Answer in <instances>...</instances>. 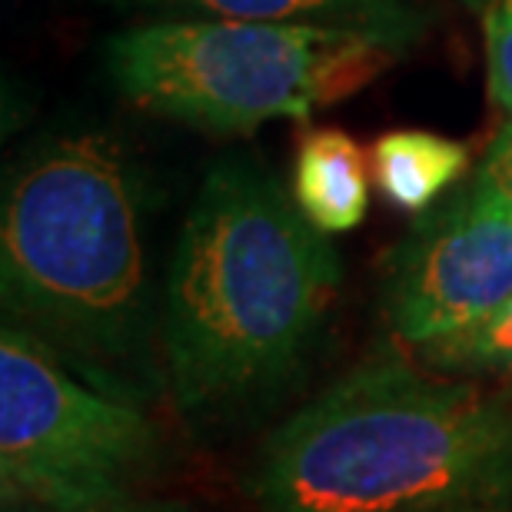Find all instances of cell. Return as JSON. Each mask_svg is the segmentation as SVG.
<instances>
[{
    "label": "cell",
    "mask_w": 512,
    "mask_h": 512,
    "mask_svg": "<svg viewBox=\"0 0 512 512\" xmlns=\"http://www.w3.org/2000/svg\"><path fill=\"white\" fill-rule=\"evenodd\" d=\"M340 286V256L280 183L247 163L207 173L173 250L163 360L180 413L223 416L303 363Z\"/></svg>",
    "instance_id": "obj_1"
},
{
    "label": "cell",
    "mask_w": 512,
    "mask_h": 512,
    "mask_svg": "<svg viewBox=\"0 0 512 512\" xmlns=\"http://www.w3.org/2000/svg\"><path fill=\"white\" fill-rule=\"evenodd\" d=\"M243 489L260 512H453L512 496V403L380 360L283 419Z\"/></svg>",
    "instance_id": "obj_2"
},
{
    "label": "cell",
    "mask_w": 512,
    "mask_h": 512,
    "mask_svg": "<svg viewBox=\"0 0 512 512\" xmlns=\"http://www.w3.org/2000/svg\"><path fill=\"white\" fill-rule=\"evenodd\" d=\"M4 306L127 396L117 370L150 326L137 190L104 137H67L17 170L0 213ZM130 399V396H127Z\"/></svg>",
    "instance_id": "obj_3"
},
{
    "label": "cell",
    "mask_w": 512,
    "mask_h": 512,
    "mask_svg": "<svg viewBox=\"0 0 512 512\" xmlns=\"http://www.w3.org/2000/svg\"><path fill=\"white\" fill-rule=\"evenodd\" d=\"M406 44L376 30L273 20H160L110 40L117 87L150 114L247 133L350 97Z\"/></svg>",
    "instance_id": "obj_4"
},
{
    "label": "cell",
    "mask_w": 512,
    "mask_h": 512,
    "mask_svg": "<svg viewBox=\"0 0 512 512\" xmlns=\"http://www.w3.org/2000/svg\"><path fill=\"white\" fill-rule=\"evenodd\" d=\"M160 456V429L133 399L87 386L47 340L4 326L0 499L60 509L130 493Z\"/></svg>",
    "instance_id": "obj_5"
},
{
    "label": "cell",
    "mask_w": 512,
    "mask_h": 512,
    "mask_svg": "<svg viewBox=\"0 0 512 512\" xmlns=\"http://www.w3.org/2000/svg\"><path fill=\"white\" fill-rule=\"evenodd\" d=\"M512 296V213L469 190L396 250L386 316L413 350L479 323Z\"/></svg>",
    "instance_id": "obj_6"
},
{
    "label": "cell",
    "mask_w": 512,
    "mask_h": 512,
    "mask_svg": "<svg viewBox=\"0 0 512 512\" xmlns=\"http://www.w3.org/2000/svg\"><path fill=\"white\" fill-rule=\"evenodd\" d=\"M293 200L323 233L360 227L370 207V177L360 143L343 130L310 133L296 153Z\"/></svg>",
    "instance_id": "obj_7"
},
{
    "label": "cell",
    "mask_w": 512,
    "mask_h": 512,
    "mask_svg": "<svg viewBox=\"0 0 512 512\" xmlns=\"http://www.w3.org/2000/svg\"><path fill=\"white\" fill-rule=\"evenodd\" d=\"M143 7L187 10L223 20H273V24L356 27L409 44L416 14L409 0H137Z\"/></svg>",
    "instance_id": "obj_8"
},
{
    "label": "cell",
    "mask_w": 512,
    "mask_h": 512,
    "mask_svg": "<svg viewBox=\"0 0 512 512\" xmlns=\"http://www.w3.org/2000/svg\"><path fill=\"white\" fill-rule=\"evenodd\" d=\"M469 150L426 130H393L373 143V177L399 210L423 213L463 177Z\"/></svg>",
    "instance_id": "obj_9"
},
{
    "label": "cell",
    "mask_w": 512,
    "mask_h": 512,
    "mask_svg": "<svg viewBox=\"0 0 512 512\" xmlns=\"http://www.w3.org/2000/svg\"><path fill=\"white\" fill-rule=\"evenodd\" d=\"M439 373H493L512 380V296L479 323L416 350Z\"/></svg>",
    "instance_id": "obj_10"
},
{
    "label": "cell",
    "mask_w": 512,
    "mask_h": 512,
    "mask_svg": "<svg viewBox=\"0 0 512 512\" xmlns=\"http://www.w3.org/2000/svg\"><path fill=\"white\" fill-rule=\"evenodd\" d=\"M486 37V70L489 94L512 114V0H479Z\"/></svg>",
    "instance_id": "obj_11"
},
{
    "label": "cell",
    "mask_w": 512,
    "mask_h": 512,
    "mask_svg": "<svg viewBox=\"0 0 512 512\" xmlns=\"http://www.w3.org/2000/svg\"><path fill=\"white\" fill-rule=\"evenodd\" d=\"M473 190L496 200L499 207H506L512 213V120L489 143L483 167L476 170Z\"/></svg>",
    "instance_id": "obj_12"
},
{
    "label": "cell",
    "mask_w": 512,
    "mask_h": 512,
    "mask_svg": "<svg viewBox=\"0 0 512 512\" xmlns=\"http://www.w3.org/2000/svg\"><path fill=\"white\" fill-rule=\"evenodd\" d=\"M50 512H190L187 503H173V499H147L130 493H117V496H104V499H87V503H74V506H60Z\"/></svg>",
    "instance_id": "obj_13"
},
{
    "label": "cell",
    "mask_w": 512,
    "mask_h": 512,
    "mask_svg": "<svg viewBox=\"0 0 512 512\" xmlns=\"http://www.w3.org/2000/svg\"><path fill=\"white\" fill-rule=\"evenodd\" d=\"M0 512H50L47 506H37V503H24V499H0Z\"/></svg>",
    "instance_id": "obj_14"
},
{
    "label": "cell",
    "mask_w": 512,
    "mask_h": 512,
    "mask_svg": "<svg viewBox=\"0 0 512 512\" xmlns=\"http://www.w3.org/2000/svg\"><path fill=\"white\" fill-rule=\"evenodd\" d=\"M453 512H512V509H499V506H469V509H453Z\"/></svg>",
    "instance_id": "obj_15"
}]
</instances>
